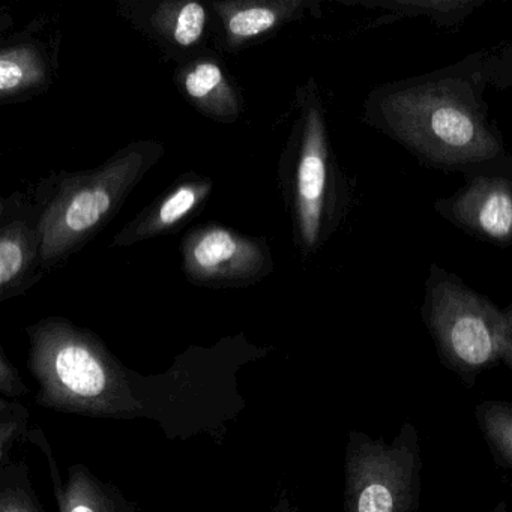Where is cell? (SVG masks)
Returning <instances> with one entry per match:
<instances>
[{"mask_svg":"<svg viewBox=\"0 0 512 512\" xmlns=\"http://www.w3.org/2000/svg\"><path fill=\"white\" fill-rule=\"evenodd\" d=\"M28 368L38 383L35 404L86 418H142L134 374L89 329L62 317L29 326Z\"/></svg>","mask_w":512,"mask_h":512,"instance_id":"3957f363","label":"cell"},{"mask_svg":"<svg viewBox=\"0 0 512 512\" xmlns=\"http://www.w3.org/2000/svg\"><path fill=\"white\" fill-rule=\"evenodd\" d=\"M157 31L181 47H191L202 40L208 23L205 7L196 2H167L152 17Z\"/></svg>","mask_w":512,"mask_h":512,"instance_id":"ac0fdd59","label":"cell"},{"mask_svg":"<svg viewBox=\"0 0 512 512\" xmlns=\"http://www.w3.org/2000/svg\"><path fill=\"white\" fill-rule=\"evenodd\" d=\"M161 154L160 143H134L104 166L64 179L38 220L41 265H56L88 242L118 212Z\"/></svg>","mask_w":512,"mask_h":512,"instance_id":"5b68a950","label":"cell"},{"mask_svg":"<svg viewBox=\"0 0 512 512\" xmlns=\"http://www.w3.org/2000/svg\"><path fill=\"white\" fill-rule=\"evenodd\" d=\"M29 394V388L20 376L16 365L10 361L4 347H0V397L16 400Z\"/></svg>","mask_w":512,"mask_h":512,"instance_id":"44dd1931","label":"cell"},{"mask_svg":"<svg viewBox=\"0 0 512 512\" xmlns=\"http://www.w3.org/2000/svg\"><path fill=\"white\" fill-rule=\"evenodd\" d=\"M421 472V440L412 422H404L391 440L350 430L343 512L418 511Z\"/></svg>","mask_w":512,"mask_h":512,"instance_id":"52a82bcc","label":"cell"},{"mask_svg":"<svg viewBox=\"0 0 512 512\" xmlns=\"http://www.w3.org/2000/svg\"><path fill=\"white\" fill-rule=\"evenodd\" d=\"M184 269L199 286L245 287L271 272L272 259L262 239L221 226L191 230L182 244Z\"/></svg>","mask_w":512,"mask_h":512,"instance_id":"9c48e42d","label":"cell"},{"mask_svg":"<svg viewBox=\"0 0 512 512\" xmlns=\"http://www.w3.org/2000/svg\"><path fill=\"white\" fill-rule=\"evenodd\" d=\"M211 190L212 182L209 179L193 176L187 181L179 182L136 220L127 224L115 236L113 245L124 247L173 232L203 205Z\"/></svg>","mask_w":512,"mask_h":512,"instance_id":"8fae6325","label":"cell"},{"mask_svg":"<svg viewBox=\"0 0 512 512\" xmlns=\"http://www.w3.org/2000/svg\"><path fill=\"white\" fill-rule=\"evenodd\" d=\"M301 107L293 214L299 248L304 254H314L343 223L352 194L332 152L325 110L314 80L302 91Z\"/></svg>","mask_w":512,"mask_h":512,"instance_id":"8992f818","label":"cell"},{"mask_svg":"<svg viewBox=\"0 0 512 512\" xmlns=\"http://www.w3.org/2000/svg\"><path fill=\"white\" fill-rule=\"evenodd\" d=\"M25 442L38 446L47 457L59 512H139L121 488L98 478L85 464L68 466L67 481H62L58 461L41 428L29 431Z\"/></svg>","mask_w":512,"mask_h":512,"instance_id":"30bf717a","label":"cell"},{"mask_svg":"<svg viewBox=\"0 0 512 512\" xmlns=\"http://www.w3.org/2000/svg\"><path fill=\"white\" fill-rule=\"evenodd\" d=\"M373 10L385 11V16L373 23H392L401 19L425 17L440 28L452 29L463 25L479 7L484 5L482 0H365L353 2Z\"/></svg>","mask_w":512,"mask_h":512,"instance_id":"9a60e30c","label":"cell"},{"mask_svg":"<svg viewBox=\"0 0 512 512\" xmlns=\"http://www.w3.org/2000/svg\"><path fill=\"white\" fill-rule=\"evenodd\" d=\"M29 431V410L19 401L0 397V466L10 463L14 443L25 442Z\"/></svg>","mask_w":512,"mask_h":512,"instance_id":"ffe728a7","label":"cell"},{"mask_svg":"<svg viewBox=\"0 0 512 512\" xmlns=\"http://www.w3.org/2000/svg\"><path fill=\"white\" fill-rule=\"evenodd\" d=\"M266 353L268 349L241 334L211 347H188L164 373L143 376L136 371L134 385L142 418L155 422L169 440L208 434L221 442L229 422L245 409L239 371Z\"/></svg>","mask_w":512,"mask_h":512,"instance_id":"7a4b0ae2","label":"cell"},{"mask_svg":"<svg viewBox=\"0 0 512 512\" xmlns=\"http://www.w3.org/2000/svg\"><path fill=\"white\" fill-rule=\"evenodd\" d=\"M41 233L26 221L11 220L0 235V299L7 301L28 287L32 269L41 263Z\"/></svg>","mask_w":512,"mask_h":512,"instance_id":"7c38bea8","label":"cell"},{"mask_svg":"<svg viewBox=\"0 0 512 512\" xmlns=\"http://www.w3.org/2000/svg\"><path fill=\"white\" fill-rule=\"evenodd\" d=\"M464 184L433 203L434 212L470 238L512 247V155L464 173Z\"/></svg>","mask_w":512,"mask_h":512,"instance_id":"ba28073f","label":"cell"},{"mask_svg":"<svg viewBox=\"0 0 512 512\" xmlns=\"http://www.w3.org/2000/svg\"><path fill=\"white\" fill-rule=\"evenodd\" d=\"M512 86V44L502 41L455 64L376 86L362 122L428 169L464 173L509 154L487 94Z\"/></svg>","mask_w":512,"mask_h":512,"instance_id":"6da1fadb","label":"cell"},{"mask_svg":"<svg viewBox=\"0 0 512 512\" xmlns=\"http://www.w3.org/2000/svg\"><path fill=\"white\" fill-rule=\"evenodd\" d=\"M46 62L37 47L31 44L7 47L0 55V94L4 101L13 100L44 85Z\"/></svg>","mask_w":512,"mask_h":512,"instance_id":"2e32d148","label":"cell"},{"mask_svg":"<svg viewBox=\"0 0 512 512\" xmlns=\"http://www.w3.org/2000/svg\"><path fill=\"white\" fill-rule=\"evenodd\" d=\"M475 418L494 463L512 469V403L481 401L475 407Z\"/></svg>","mask_w":512,"mask_h":512,"instance_id":"e0dca14e","label":"cell"},{"mask_svg":"<svg viewBox=\"0 0 512 512\" xmlns=\"http://www.w3.org/2000/svg\"><path fill=\"white\" fill-rule=\"evenodd\" d=\"M220 11L230 46L238 47L274 31L281 23L302 14L301 2H233L215 5Z\"/></svg>","mask_w":512,"mask_h":512,"instance_id":"4fadbf2b","label":"cell"},{"mask_svg":"<svg viewBox=\"0 0 512 512\" xmlns=\"http://www.w3.org/2000/svg\"><path fill=\"white\" fill-rule=\"evenodd\" d=\"M421 317L440 361L466 385L503 364L512 370V299L499 307L457 274L431 263Z\"/></svg>","mask_w":512,"mask_h":512,"instance_id":"277c9868","label":"cell"},{"mask_svg":"<svg viewBox=\"0 0 512 512\" xmlns=\"http://www.w3.org/2000/svg\"><path fill=\"white\" fill-rule=\"evenodd\" d=\"M491 512H511V509L508 508V505H506L505 502H500L494 506V509Z\"/></svg>","mask_w":512,"mask_h":512,"instance_id":"7402d4cb","label":"cell"},{"mask_svg":"<svg viewBox=\"0 0 512 512\" xmlns=\"http://www.w3.org/2000/svg\"><path fill=\"white\" fill-rule=\"evenodd\" d=\"M0 512H47L25 458L0 466Z\"/></svg>","mask_w":512,"mask_h":512,"instance_id":"d6986e66","label":"cell"},{"mask_svg":"<svg viewBox=\"0 0 512 512\" xmlns=\"http://www.w3.org/2000/svg\"><path fill=\"white\" fill-rule=\"evenodd\" d=\"M181 88L191 103L211 118L232 122L239 116L238 95L214 61L202 59L181 73Z\"/></svg>","mask_w":512,"mask_h":512,"instance_id":"5bb4252c","label":"cell"}]
</instances>
